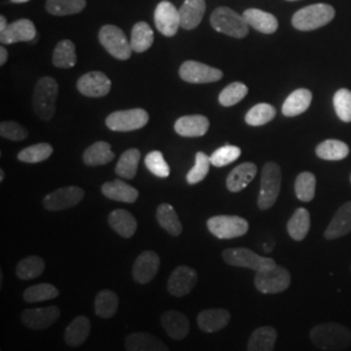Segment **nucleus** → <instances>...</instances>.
Instances as JSON below:
<instances>
[{
    "mask_svg": "<svg viewBox=\"0 0 351 351\" xmlns=\"http://www.w3.org/2000/svg\"><path fill=\"white\" fill-rule=\"evenodd\" d=\"M310 339L320 350H343L351 345V330L337 323H324L311 329Z\"/></svg>",
    "mask_w": 351,
    "mask_h": 351,
    "instance_id": "f257e3e1",
    "label": "nucleus"
},
{
    "mask_svg": "<svg viewBox=\"0 0 351 351\" xmlns=\"http://www.w3.org/2000/svg\"><path fill=\"white\" fill-rule=\"evenodd\" d=\"M335 8L329 4H313L308 7H304L293 16L291 24L302 32H310L319 27H323L329 24L335 17Z\"/></svg>",
    "mask_w": 351,
    "mask_h": 351,
    "instance_id": "f03ea898",
    "label": "nucleus"
},
{
    "mask_svg": "<svg viewBox=\"0 0 351 351\" xmlns=\"http://www.w3.org/2000/svg\"><path fill=\"white\" fill-rule=\"evenodd\" d=\"M59 86L58 82L51 77H42L36 85L33 93V108L42 120L49 121L56 110Z\"/></svg>",
    "mask_w": 351,
    "mask_h": 351,
    "instance_id": "7ed1b4c3",
    "label": "nucleus"
},
{
    "mask_svg": "<svg viewBox=\"0 0 351 351\" xmlns=\"http://www.w3.org/2000/svg\"><path fill=\"white\" fill-rule=\"evenodd\" d=\"M211 25L219 33L242 39L249 34V24L245 17L228 7H219L211 14Z\"/></svg>",
    "mask_w": 351,
    "mask_h": 351,
    "instance_id": "20e7f679",
    "label": "nucleus"
},
{
    "mask_svg": "<svg viewBox=\"0 0 351 351\" xmlns=\"http://www.w3.org/2000/svg\"><path fill=\"white\" fill-rule=\"evenodd\" d=\"M281 168L274 162H268L263 167L261 178V191L258 197V207L261 210H269L276 203L281 190Z\"/></svg>",
    "mask_w": 351,
    "mask_h": 351,
    "instance_id": "39448f33",
    "label": "nucleus"
},
{
    "mask_svg": "<svg viewBox=\"0 0 351 351\" xmlns=\"http://www.w3.org/2000/svg\"><path fill=\"white\" fill-rule=\"evenodd\" d=\"M291 284V276L288 269L275 264L263 271L256 272L254 285L258 291L263 294H278L285 291Z\"/></svg>",
    "mask_w": 351,
    "mask_h": 351,
    "instance_id": "423d86ee",
    "label": "nucleus"
},
{
    "mask_svg": "<svg viewBox=\"0 0 351 351\" xmlns=\"http://www.w3.org/2000/svg\"><path fill=\"white\" fill-rule=\"evenodd\" d=\"M207 228L216 239H232L245 236L249 232V223L239 216L219 215L208 219Z\"/></svg>",
    "mask_w": 351,
    "mask_h": 351,
    "instance_id": "0eeeda50",
    "label": "nucleus"
},
{
    "mask_svg": "<svg viewBox=\"0 0 351 351\" xmlns=\"http://www.w3.org/2000/svg\"><path fill=\"white\" fill-rule=\"evenodd\" d=\"M99 42L106 51L114 59L128 60L132 56V45L128 40L125 33L114 25H104L99 30Z\"/></svg>",
    "mask_w": 351,
    "mask_h": 351,
    "instance_id": "6e6552de",
    "label": "nucleus"
},
{
    "mask_svg": "<svg viewBox=\"0 0 351 351\" xmlns=\"http://www.w3.org/2000/svg\"><path fill=\"white\" fill-rule=\"evenodd\" d=\"M223 259L226 264H229L232 267L247 268V269H252L255 272L263 271V269L274 267L276 264L274 259L261 256L256 252L245 249V247L226 249L223 252Z\"/></svg>",
    "mask_w": 351,
    "mask_h": 351,
    "instance_id": "1a4fd4ad",
    "label": "nucleus"
},
{
    "mask_svg": "<svg viewBox=\"0 0 351 351\" xmlns=\"http://www.w3.org/2000/svg\"><path fill=\"white\" fill-rule=\"evenodd\" d=\"M149 123V113L142 108L112 112L106 119V125L113 132H133Z\"/></svg>",
    "mask_w": 351,
    "mask_h": 351,
    "instance_id": "9d476101",
    "label": "nucleus"
},
{
    "mask_svg": "<svg viewBox=\"0 0 351 351\" xmlns=\"http://www.w3.org/2000/svg\"><path fill=\"white\" fill-rule=\"evenodd\" d=\"M180 77L189 84H211L223 78V72L206 64L188 60L180 66Z\"/></svg>",
    "mask_w": 351,
    "mask_h": 351,
    "instance_id": "9b49d317",
    "label": "nucleus"
},
{
    "mask_svg": "<svg viewBox=\"0 0 351 351\" xmlns=\"http://www.w3.org/2000/svg\"><path fill=\"white\" fill-rule=\"evenodd\" d=\"M85 191L78 186H68L52 191L43 199V207L49 211H63L77 206L84 199Z\"/></svg>",
    "mask_w": 351,
    "mask_h": 351,
    "instance_id": "f8f14e48",
    "label": "nucleus"
},
{
    "mask_svg": "<svg viewBox=\"0 0 351 351\" xmlns=\"http://www.w3.org/2000/svg\"><path fill=\"white\" fill-rule=\"evenodd\" d=\"M60 317V308L58 306H49L40 308H26L21 314L23 324L33 330H43L53 326Z\"/></svg>",
    "mask_w": 351,
    "mask_h": 351,
    "instance_id": "ddd939ff",
    "label": "nucleus"
},
{
    "mask_svg": "<svg viewBox=\"0 0 351 351\" xmlns=\"http://www.w3.org/2000/svg\"><path fill=\"white\" fill-rule=\"evenodd\" d=\"M156 29L165 36V37H173L181 26L180 12L171 1H160L156 5L155 14H154Z\"/></svg>",
    "mask_w": 351,
    "mask_h": 351,
    "instance_id": "4468645a",
    "label": "nucleus"
},
{
    "mask_svg": "<svg viewBox=\"0 0 351 351\" xmlns=\"http://www.w3.org/2000/svg\"><path fill=\"white\" fill-rule=\"evenodd\" d=\"M198 282L197 272L188 265L177 267L168 280V291L173 297L181 298L195 288Z\"/></svg>",
    "mask_w": 351,
    "mask_h": 351,
    "instance_id": "2eb2a0df",
    "label": "nucleus"
},
{
    "mask_svg": "<svg viewBox=\"0 0 351 351\" xmlns=\"http://www.w3.org/2000/svg\"><path fill=\"white\" fill-rule=\"evenodd\" d=\"M77 88L88 98H101L110 93L111 80L103 72H88L78 78Z\"/></svg>",
    "mask_w": 351,
    "mask_h": 351,
    "instance_id": "dca6fc26",
    "label": "nucleus"
},
{
    "mask_svg": "<svg viewBox=\"0 0 351 351\" xmlns=\"http://www.w3.org/2000/svg\"><path fill=\"white\" fill-rule=\"evenodd\" d=\"M160 267V258L154 251H143L133 264V278L138 284H149L154 280Z\"/></svg>",
    "mask_w": 351,
    "mask_h": 351,
    "instance_id": "f3484780",
    "label": "nucleus"
},
{
    "mask_svg": "<svg viewBox=\"0 0 351 351\" xmlns=\"http://www.w3.org/2000/svg\"><path fill=\"white\" fill-rule=\"evenodd\" d=\"M37 37V30L34 24L27 19H20L7 26V29L0 34L3 45H12L17 42H30Z\"/></svg>",
    "mask_w": 351,
    "mask_h": 351,
    "instance_id": "a211bd4d",
    "label": "nucleus"
},
{
    "mask_svg": "<svg viewBox=\"0 0 351 351\" xmlns=\"http://www.w3.org/2000/svg\"><path fill=\"white\" fill-rule=\"evenodd\" d=\"M210 129V120L202 114H190L180 117L175 123L177 134L186 138L203 137Z\"/></svg>",
    "mask_w": 351,
    "mask_h": 351,
    "instance_id": "6ab92c4d",
    "label": "nucleus"
},
{
    "mask_svg": "<svg viewBox=\"0 0 351 351\" xmlns=\"http://www.w3.org/2000/svg\"><path fill=\"white\" fill-rule=\"evenodd\" d=\"M351 232V202L343 203L324 232L326 239H337L349 234Z\"/></svg>",
    "mask_w": 351,
    "mask_h": 351,
    "instance_id": "aec40b11",
    "label": "nucleus"
},
{
    "mask_svg": "<svg viewBox=\"0 0 351 351\" xmlns=\"http://www.w3.org/2000/svg\"><path fill=\"white\" fill-rule=\"evenodd\" d=\"M162 326L165 329L167 335L176 341L186 339L189 332H190V323H189L188 317L175 310L165 311L162 315Z\"/></svg>",
    "mask_w": 351,
    "mask_h": 351,
    "instance_id": "412c9836",
    "label": "nucleus"
},
{
    "mask_svg": "<svg viewBox=\"0 0 351 351\" xmlns=\"http://www.w3.org/2000/svg\"><path fill=\"white\" fill-rule=\"evenodd\" d=\"M230 322V313L224 308L204 310L197 317L199 329L206 333H215L224 329Z\"/></svg>",
    "mask_w": 351,
    "mask_h": 351,
    "instance_id": "4be33fe9",
    "label": "nucleus"
},
{
    "mask_svg": "<svg viewBox=\"0 0 351 351\" xmlns=\"http://www.w3.org/2000/svg\"><path fill=\"white\" fill-rule=\"evenodd\" d=\"M258 168L254 163H242L237 165L226 178V189L230 193H239L250 185L255 178Z\"/></svg>",
    "mask_w": 351,
    "mask_h": 351,
    "instance_id": "5701e85b",
    "label": "nucleus"
},
{
    "mask_svg": "<svg viewBox=\"0 0 351 351\" xmlns=\"http://www.w3.org/2000/svg\"><path fill=\"white\" fill-rule=\"evenodd\" d=\"M181 27L185 30H193L198 27L206 12L204 0H186L178 10Z\"/></svg>",
    "mask_w": 351,
    "mask_h": 351,
    "instance_id": "b1692460",
    "label": "nucleus"
},
{
    "mask_svg": "<svg viewBox=\"0 0 351 351\" xmlns=\"http://www.w3.org/2000/svg\"><path fill=\"white\" fill-rule=\"evenodd\" d=\"M126 351H169L163 341L151 333H132L125 339Z\"/></svg>",
    "mask_w": 351,
    "mask_h": 351,
    "instance_id": "393cba45",
    "label": "nucleus"
},
{
    "mask_svg": "<svg viewBox=\"0 0 351 351\" xmlns=\"http://www.w3.org/2000/svg\"><path fill=\"white\" fill-rule=\"evenodd\" d=\"M101 193L108 199L124 203H134L138 199V190L128 185L121 180H114L103 184Z\"/></svg>",
    "mask_w": 351,
    "mask_h": 351,
    "instance_id": "a878e982",
    "label": "nucleus"
},
{
    "mask_svg": "<svg viewBox=\"0 0 351 351\" xmlns=\"http://www.w3.org/2000/svg\"><path fill=\"white\" fill-rule=\"evenodd\" d=\"M249 26L263 34H274L278 29V21L271 13L264 12L262 10L250 8L242 14Z\"/></svg>",
    "mask_w": 351,
    "mask_h": 351,
    "instance_id": "bb28decb",
    "label": "nucleus"
},
{
    "mask_svg": "<svg viewBox=\"0 0 351 351\" xmlns=\"http://www.w3.org/2000/svg\"><path fill=\"white\" fill-rule=\"evenodd\" d=\"M313 101V93L307 88L293 91L282 104V113L287 117H294L306 112Z\"/></svg>",
    "mask_w": 351,
    "mask_h": 351,
    "instance_id": "cd10ccee",
    "label": "nucleus"
},
{
    "mask_svg": "<svg viewBox=\"0 0 351 351\" xmlns=\"http://www.w3.org/2000/svg\"><path fill=\"white\" fill-rule=\"evenodd\" d=\"M108 223L113 230L124 239L133 237L137 230V226H138L136 217L126 210L112 211L108 216Z\"/></svg>",
    "mask_w": 351,
    "mask_h": 351,
    "instance_id": "c85d7f7f",
    "label": "nucleus"
},
{
    "mask_svg": "<svg viewBox=\"0 0 351 351\" xmlns=\"http://www.w3.org/2000/svg\"><path fill=\"white\" fill-rule=\"evenodd\" d=\"M276 341L277 330L274 326H261L252 332L247 351H274Z\"/></svg>",
    "mask_w": 351,
    "mask_h": 351,
    "instance_id": "c756f323",
    "label": "nucleus"
},
{
    "mask_svg": "<svg viewBox=\"0 0 351 351\" xmlns=\"http://www.w3.org/2000/svg\"><path fill=\"white\" fill-rule=\"evenodd\" d=\"M91 324L86 316H77L75 320L65 329V343L71 348L81 346L90 335Z\"/></svg>",
    "mask_w": 351,
    "mask_h": 351,
    "instance_id": "7c9ffc66",
    "label": "nucleus"
},
{
    "mask_svg": "<svg viewBox=\"0 0 351 351\" xmlns=\"http://www.w3.org/2000/svg\"><path fill=\"white\" fill-rule=\"evenodd\" d=\"M114 159V154L111 150V145L107 142H95L84 152V163L90 167H98L111 163Z\"/></svg>",
    "mask_w": 351,
    "mask_h": 351,
    "instance_id": "2f4dec72",
    "label": "nucleus"
},
{
    "mask_svg": "<svg viewBox=\"0 0 351 351\" xmlns=\"http://www.w3.org/2000/svg\"><path fill=\"white\" fill-rule=\"evenodd\" d=\"M156 220L159 226L171 236L178 237L182 233V224L176 213V210L168 203H162L156 210Z\"/></svg>",
    "mask_w": 351,
    "mask_h": 351,
    "instance_id": "473e14b6",
    "label": "nucleus"
},
{
    "mask_svg": "<svg viewBox=\"0 0 351 351\" xmlns=\"http://www.w3.org/2000/svg\"><path fill=\"white\" fill-rule=\"evenodd\" d=\"M349 152H350L349 146L337 139H326L316 147V155L320 159L329 160V162L342 160L349 155Z\"/></svg>",
    "mask_w": 351,
    "mask_h": 351,
    "instance_id": "72a5a7b5",
    "label": "nucleus"
},
{
    "mask_svg": "<svg viewBox=\"0 0 351 351\" xmlns=\"http://www.w3.org/2000/svg\"><path fill=\"white\" fill-rule=\"evenodd\" d=\"M310 226H311L310 213L306 208H298L295 210V213H293V216L288 221L287 229H288L289 236L294 241H302L308 234Z\"/></svg>",
    "mask_w": 351,
    "mask_h": 351,
    "instance_id": "f704fd0d",
    "label": "nucleus"
},
{
    "mask_svg": "<svg viewBox=\"0 0 351 351\" xmlns=\"http://www.w3.org/2000/svg\"><path fill=\"white\" fill-rule=\"evenodd\" d=\"M52 63L56 68H63V69H69L75 66L77 63V53H75V46L72 40L64 39L56 45L52 55Z\"/></svg>",
    "mask_w": 351,
    "mask_h": 351,
    "instance_id": "c9c22d12",
    "label": "nucleus"
},
{
    "mask_svg": "<svg viewBox=\"0 0 351 351\" xmlns=\"http://www.w3.org/2000/svg\"><path fill=\"white\" fill-rule=\"evenodd\" d=\"M45 268H46V263L40 256L38 255L26 256L17 264L16 276L20 280H33L40 276L45 272Z\"/></svg>",
    "mask_w": 351,
    "mask_h": 351,
    "instance_id": "e433bc0d",
    "label": "nucleus"
},
{
    "mask_svg": "<svg viewBox=\"0 0 351 351\" xmlns=\"http://www.w3.org/2000/svg\"><path fill=\"white\" fill-rule=\"evenodd\" d=\"M139 160H141V151L137 149L126 150L120 156V160L114 168L116 175L126 178V180L134 178L137 175V171H138Z\"/></svg>",
    "mask_w": 351,
    "mask_h": 351,
    "instance_id": "4c0bfd02",
    "label": "nucleus"
},
{
    "mask_svg": "<svg viewBox=\"0 0 351 351\" xmlns=\"http://www.w3.org/2000/svg\"><path fill=\"white\" fill-rule=\"evenodd\" d=\"M95 314L101 319L113 317L119 310V297L112 290H101L95 298Z\"/></svg>",
    "mask_w": 351,
    "mask_h": 351,
    "instance_id": "58836bf2",
    "label": "nucleus"
},
{
    "mask_svg": "<svg viewBox=\"0 0 351 351\" xmlns=\"http://www.w3.org/2000/svg\"><path fill=\"white\" fill-rule=\"evenodd\" d=\"M154 43V32L147 23H137L133 26L130 45L134 52H145L149 50Z\"/></svg>",
    "mask_w": 351,
    "mask_h": 351,
    "instance_id": "ea45409f",
    "label": "nucleus"
},
{
    "mask_svg": "<svg viewBox=\"0 0 351 351\" xmlns=\"http://www.w3.org/2000/svg\"><path fill=\"white\" fill-rule=\"evenodd\" d=\"M86 0H47L46 10L53 16H71L81 12Z\"/></svg>",
    "mask_w": 351,
    "mask_h": 351,
    "instance_id": "a19ab883",
    "label": "nucleus"
},
{
    "mask_svg": "<svg viewBox=\"0 0 351 351\" xmlns=\"http://www.w3.org/2000/svg\"><path fill=\"white\" fill-rule=\"evenodd\" d=\"M276 116V108L268 103H259L254 106L245 116L246 124L251 126H262L272 121Z\"/></svg>",
    "mask_w": 351,
    "mask_h": 351,
    "instance_id": "79ce46f5",
    "label": "nucleus"
},
{
    "mask_svg": "<svg viewBox=\"0 0 351 351\" xmlns=\"http://www.w3.org/2000/svg\"><path fill=\"white\" fill-rule=\"evenodd\" d=\"M59 289L52 284L42 282L33 287H29L24 291V301L27 303H38V302L50 301L59 295Z\"/></svg>",
    "mask_w": 351,
    "mask_h": 351,
    "instance_id": "37998d69",
    "label": "nucleus"
},
{
    "mask_svg": "<svg viewBox=\"0 0 351 351\" xmlns=\"http://www.w3.org/2000/svg\"><path fill=\"white\" fill-rule=\"evenodd\" d=\"M294 189L300 201H313L316 191V177L311 172H302L295 180Z\"/></svg>",
    "mask_w": 351,
    "mask_h": 351,
    "instance_id": "c03bdc74",
    "label": "nucleus"
},
{
    "mask_svg": "<svg viewBox=\"0 0 351 351\" xmlns=\"http://www.w3.org/2000/svg\"><path fill=\"white\" fill-rule=\"evenodd\" d=\"M52 151L53 149L49 143H37L20 151L17 158L20 162H24V163H40L50 158Z\"/></svg>",
    "mask_w": 351,
    "mask_h": 351,
    "instance_id": "a18cd8bd",
    "label": "nucleus"
},
{
    "mask_svg": "<svg viewBox=\"0 0 351 351\" xmlns=\"http://www.w3.org/2000/svg\"><path fill=\"white\" fill-rule=\"evenodd\" d=\"M210 165H211V159L207 156L204 152H197L195 155V164L194 167L189 171L186 175V181L190 185H195L198 182L203 181L206 176L210 172Z\"/></svg>",
    "mask_w": 351,
    "mask_h": 351,
    "instance_id": "49530a36",
    "label": "nucleus"
},
{
    "mask_svg": "<svg viewBox=\"0 0 351 351\" xmlns=\"http://www.w3.org/2000/svg\"><path fill=\"white\" fill-rule=\"evenodd\" d=\"M249 93V88L246 85L241 82H233L228 85L219 95V101L223 107H232L242 101Z\"/></svg>",
    "mask_w": 351,
    "mask_h": 351,
    "instance_id": "de8ad7c7",
    "label": "nucleus"
},
{
    "mask_svg": "<svg viewBox=\"0 0 351 351\" xmlns=\"http://www.w3.org/2000/svg\"><path fill=\"white\" fill-rule=\"evenodd\" d=\"M335 111L339 120L345 123H351V91L348 88H339L333 97Z\"/></svg>",
    "mask_w": 351,
    "mask_h": 351,
    "instance_id": "09e8293b",
    "label": "nucleus"
},
{
    "mask_svg": "<svg viewBox=\"0 0 351 351\" xmlns=\"http://www.w3.org/2000/svg\"><path fill=\"white\" fill-rule=\"evenodd\" d=\"M241 156V149L237 146L226 145L216 151H213V155L210 156L211 164L215 167H226L228 164L236 162Z\"/></svg>",
    "mask_w": 351,
    "mask_h": 351,
    "instance_id": "8fccbe9b",
    "label": "nucleus"
},
{
    "mask_svg": "<svg viewBox=\"0 0 351 351\" xmlns=\"http://www.w3.org/2000/svg\"><path fill=\"white\" fill-rule=\"evenodd\" d=\"M145 164L152 175L162 177V178L171 175V168L165 162L163 154L160 151H151L145 159Z\"/></svg>",
    "mask_w": 351,
    "mask_h": 351,
    "instance_id": "3c124183",
    "label": "nucleus"
},
{
    "mask_svg": "<svg viewBox=\"0 0 351 351\" xmlns=\"http://www.w3.org/2000/svg\"><path fill=\"white\" fill-rule=\"evenodd\" d=\"M0 134L1 137L10 141H24L27 137V130L24 126L20 125L14 121H3L0 124Z\"/></svg>",
    "mask_w": 351,
    "mask_h": 351,
    "instance_id": "603ef678",
    "label": "nucleus"
},
{
    "mask_svg": "<svg viewBox=\"0 0 351 351\" xmlns=\"http://www.w3.org/2000/svg\"><path fill=\"white\" fill-rule=\"evenodd\" d=\"M8 60V51L5 47L0 49V65H4Z\"/></svg>",
    "mask_w": 351,
    "mask_h": 351,
    "instance_id": "864d4df0",
    "label": "nucleus"
},
{
    "mask_svg": "<svg viewBox=\"0 0 351 351\" xmlns=\"http://www.w3.org/2000/svg\"><path fill=\"white\" fill-rule=\"evenodd\" d=\"M7 26H8V24H7L5 17H4V16H1V17H0V34L7 29Z\"/></svg>",
    "mask_w": 351,
    "mask_h": 351,
    "instance_id": "5fc2aeb1",
    "label": "nucleus"
},
{
    "mask_svg": "<svg viewBox=\"0 0 351 351\" xmlns=\"http://www.w3.org/2000/svg\"><path fill=\"white\" fill-rule=\"evenodd\" d=\"M12 3H16V4H21V3H26V1H29V0H11Z\"/></svg>",
    "mask_w": 351,
    "mask_h": 351,
    "instance_id": "6e6d98bb",
    "label": "nucleus"
},
{
    "mask_svg": "<svg viewBox=\"0 0 351 351\" xmlns=\"http://www.w3.org/2000/svg\"><path fill=\"white\" fill-rule=\"evenodd\" d=\"M3 281H4V277H3V272H0V288H3Z\"/></svg>",
    "mask_w": 351,
    "mask_h": 351,
    "instance_id": "4d7b16f0",
    "label": "nucleus"
},
{
    "mask_svg": "<svg viewBox=\"0 0 351 351\" xmlns=\"http://www.w3.org/2000/svg\"><path fill=\"white\" fill-rule=\"evenodd\" d=\"M0 181H4V171H0Z\"/></svg>",
    "mask_w": 351,
    "mask_h": 351,
    "instance_id": "13d9d810",
    "label": "nucleus"
},
{
    "mask_svg": "<svg viewBox=\"0 0 351 351\" xmlns=\"http://www.w3.org/2000/svg\"><path fill=\"white\" fill-rule=\"evenodd\" d=\"M350 181H351V177H350Z\"/></svg>",
    "mask_w": 351,
    "mask_h": 351,
    "instance_id": "bf43d9fd",
    "label": "nucleus"
},
{
    "mask_svg": "<svg viewBox=\"0 0 351 351\" xmlns=\"http://www.w3.org/2000/svg\"><path fill=\"white\" fill-rule=\"evenodd\" d=\"M350 271H351V267H350Z\"/></svg>",
    "mask_w": 351,
    "mask_h": 351,
    "instance_id": "052dcab7",
    "label": "nucleus"
}]
</instances>
